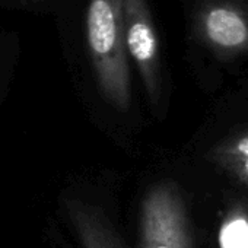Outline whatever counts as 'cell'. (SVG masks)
<instances>
[{
  "label": "cell",
  "instance_id": "cell-1",
  "mask_svg": "<svg viewBox=\"0 0 248 248\" xmlns=\"http://www.w3.org/2000/svg\"><path fill=\"white\" fill-rule=\"evenodd\" d=\"M86 41L98 86L118 111L132 104V78L124 46L123 0H89Z\"/></svg>",
  "mask_w": 248,
  "mask_h": 248
},
{
  "label": "cell",
  "instance_id": "cell-2",
  "mask_svg": "<svg viewBox=\"0 0 248 248\" xmlns=\"http://www.w3.org/2000/svg\"><path fill=\"white\" fill-rule=\"evenodd\" d=\"M139 248H193L187 206L174 183H158L145 194L139 213Z\"/></svg>",
  "mask_w": 248,
  "mask_h": 248
},
{
  "label": "cell",
  "instance_id": "cell-3",
  "mask_svg": "<svg viewBox=\"0 0 248 248\" xmlns=\"http://www.w3.org/2000/svg\"><path fill=\"white\" fill-rule=\"evenodd\" d=\"M196 38L222 60L248 56V0H200Z\"/></svg>",
  "mask_w": 248,
  "mask_h": 248
},
{
  "label": "cell",
  "instance_id": "cell-4",
  "mask_svg": "<svg viewBox=\"0 0 248 248\" xmlns=\"http://www.w3.org/2000/svg\"><path fill=\"white\" fill-rule=\"evenodd\" d=\"M123 28L127 57L136 64L151 101L158 104L162 89L161 56L148 0H123Z\"/></svg>",
  "mask_w": 248,
  "mask_h": 248
},
{
  "label": "cell",
  "instance_id": "cell-5",
  "mask_svg": "<svg viewBox=\"0 0 248 248\" xmlns=\"http://www.w3.org/2000/svg\"><path fill=\"white\" fill-rule=\"evenodd\" d=\"M64 206L82 248H124L101 207L79 199H67Z\"/></svg>",
  "mask_w": 248,
  "mask_h": 248
},
{
  "label": "cell",
  "instance_id": "cell-6",
  "mask_svg": "<svg viewBox=\"0 0 248 248\" xmlns=\"http://www.w3.org/2000/svg\"><path fill=\"white\" fill-rule=\"evenodd\" d=\"M207 159L248 188V130L233 133L216 143L207 152Z\"/></svg>",
  "mask_w": 248,
  "mask_h": 248
},
{
  "label": "cell",
  "instance_id": "cell-7",
  "mask_svg": "<svg viewBox=\"0 0 248 248\" xmlns=\"http://www.w3.org/2000/svg\"><path fill=\"white\" fill-rule=\"evenodd\" d=\"M219 248H248V206L232 202L223 213L217 232Z\"/></svg>",
  "mask_w": 248,
  "mask_h": 248
}]
</instances>
